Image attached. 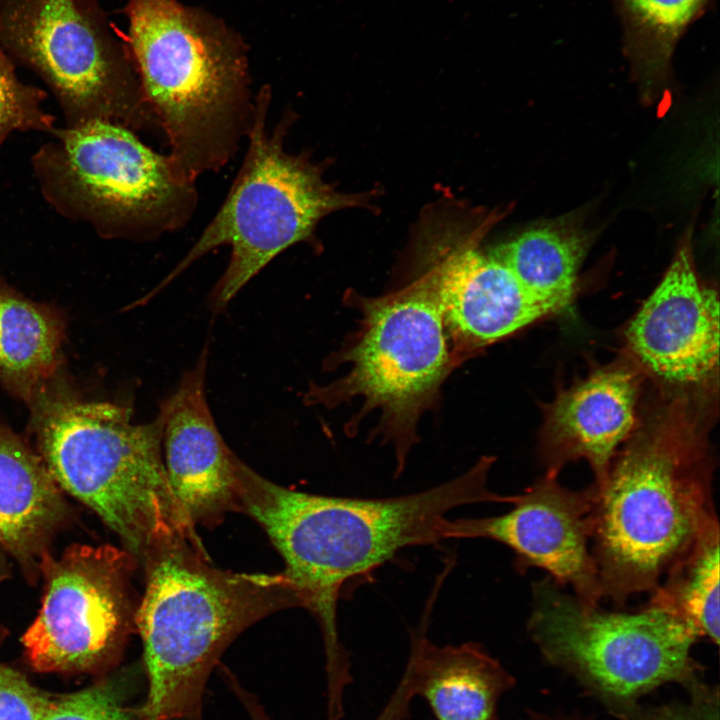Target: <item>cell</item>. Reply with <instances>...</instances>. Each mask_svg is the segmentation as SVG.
<instances>
[{
    "label": "cell",
    "instance_id": "obj_1",
    "mask_svg": "<svg viewBox=\"0 0 720 720\" xmlns=\"http://www.w3.org/2000/svg\"><path fill=\"white\" fill-rule=\"evenodd\" d=\"M494 457H482L465 474L414 494L365 499L309 494L277 485L241 462L240 512L266 532L285 562L283 574L300 607L317 619L326 653L327 684L351 680L348 655L337 631L341 587L369 573L403 548L452 539L446 514L463 505L509 503L487 486Z\"/></svg>",
    "mask_w": 720,
    "mask_h": 720
},
{
    "label": "cell",
    "instance_id": "obj_2",
    "mask_svg": "<svg viewBox=\"0 0 720 720\" xmlns=\"http://www.w3.org/2000/svg\"><path fill=\"white\" fill-rule=\"evenodd\" d=\"M714 399L660 393L596 488L591 552L602 599L651 594L710 530Z\"/></svg>",
    "mask_w": 720,
    "mask_h": 720
},
{
    "label": "cell",
    "instance_id": "obj_3",
    "mask_svg": "<svg viewBox=\"0 0 720 720\" xmlns=\"http://www.w3.org/2000/svg\"><path fill=\"white\" fill-rule=\"evenodd\" d=\"M141 560L146 587L135 626L148 693L138 720H201L208 678L226 648L260 619L300 607L297 594L283 572L213 567L199 538L185 534L155 539Z\"/></svg>",
    "mask_w": 720,
    "mask_h": 720
},
{
    "label": "cell",
    "instance_id": "obj_4",
    "mask_svg": "<svg viewBox=\"0 0 720 720\" xmlns=\"http://www.w3.org/2000/svg\"><path fill=\"white\" fill-rule=\"evenodd\" d=\"M124 42L145 99L191 179L223 168L250 128L247 50L221 20L177 0H129Z\"/></svg>",
    "mask_w": 720,
    "mask_h": 720
},
{
    "label": "cell",
    "instance_id": "obj_5",
    "mask_svg": "<svg viewBox=\"0 0 720 720\" xmlns=\"http://www.w3.org/2000/svg\"><path fill=\"white\" fill-rule=\"evenodd\" d=\"M167 414L131 420L130 408L109 402L58 398L41 406L40 456L62 490L91 508L142 559L152 541L195 526L175 498L162 456Z\"/></svg>",
    "mask_w": 720,
    "mask_h": 720
},
{
    "label": "cell",
    "instance_id": "obj_6",
    "mask_svg": "<svg viewBox=\"0 0 720 720\" xmlns=\"http://www.w3.org/2000/svg\"><path fill=\"white\" fill-rule=\"evenodd\" d=\"M270 102V89L263 87L254 99L247 150L229 193L186 255L143 302L225 245L230 259L209 298L212 311L219 313L277 255L310 239L323 217L361 202L326 183L320 167L304 154L286 152L284 138L292 119L286 114L268 128Z\"/></svg>",
    "mask_w": 720,
    "mask_h": 720
},
{
    "label": "cell",
    "instance_id": "obj_7",
    "mask_svg": "<svg viewBox=\"0 0 720 720\" xmlns=\"http://www.w3.org/2000/svg\"><path fill=\"white\" fill-rule=\"evenodd\" d=\"M33 157L47 200L104 237L155 240L183 228L198 202L195 181L134 131L90 121L51 132Z\"/></svg>",
    "mask_w": 720,
    "mask_h": 720
},
{
    "label": "cell",
    "instance_id": "obj_8",
    "mask_svg": "<svg viewBox=\"0 0 720 720\" xmlns=\"http://www.w3.org/2000/svg\"><path fill=\"white\" fill-rule=\"evenodd\" d=\"M549 577L532 586L528 632L544 658L621 713L667 683H700L691 655L699 640L672 610L648 600L608 611L565 593Z\"/></svg>",
    "mask_w": 720,
    "mask_h": 720
},
{
    "label": "cell",
    "instance_id": "obj_9",
    "mask_svg": "<svg viewBox=\"0 0 720 720\" xmlns=\"http://www.w3.org/2000/svg\"><path fill=\"white\" fill-rule=\"evenodd\" d=\"M98 0H0V47L37 73L67 126L107 121L158 127L124 42Z\"/></svg>",
    "mask_w": 720,
    "mask_h": 720
},
{
    "label": "cell",
    "instance_id": "obj_10",
    "mask_svg": "<svg viewBox=\"0 0 720 720\" xmlns=\"http://www.w3.org/2000/svg\"><path fill=\"white\" fill-rule=\"evenodd\" d=\"M360 327L343 354L345 375L313 387L305 400L338 404L360 398L361 411L378 412L401 473L416 442L420 416L430 408L451 365L448 335L436 300L418 278L377 298H361Z\"/></svg>",
    "mask_w": 720,
    "mask_h": 720
},
{
    "label": "cell",
    "instance_id": "obj_11",
    "mask_svg": "<svg viewBox=\"0 0 720 720\" xmlns=\"http://www.w3.org/2000/svg\"><path fill=\"white\" fill-rule=\"evenodd\" d=\"M134 556L110 545L75 544L41 555L44 594L22 642L41 672L89 668L110 656L132 624Z\"/></svg>",
    "mask_w": 720,
    "mask_h": 720
},
{
    "label": "cell",
    "instance_id": "obj_12",
    "mask_svg": "<svg viewBox=\"0 0 720 720\" xmlns=\"http://www.w3.org/2000/svg\"><path fill=\"white\" fill-rule=\"evenodd\" d=\"M625 358L666 394L716 395L719 300L698 276L690 238L628 323Z\"/></svg>",
    "mask_w": 720,
    "mask_h": 720
},
{
    "label": "cell",
    "instance_id": "obj_13",
    "mask_svg": "<svg viewBox=\"0 0 720 720\" xmlns=\"http://www.w3.org/2000/svg\"><path fill=\"white\" fill-rule=\"evenodd\" d=\"M417 256V278L434 296L447 335L460 348L491 344L554 314L505 265L483 253L472 232L438 228Z\"/></svg>",
    "mask_w": 720,
    "mask_h": 720
},
{
    "label": "cell",
    "instance_id": "obj_14",
    "mask_svg": "<svg viewBox=\"0 0 720 720\" xmlns=\"http://www.w3.org/2000/svg\"><path fill=\"white\" fill-rule=\"evenodd\" d=\"M596 488L564 487L558 475L545 473L518 495L502 515L453 520V538H487L509 547L519 571L540 568L580 600H602L591 552Z\"/></svg>",
    "mask_w": 720,
    "mask_h": 720
},
{
    "label": "cell",
    "instance_id": "obj_15",
    "mask_svg": "<svg viewBox=\"0 0 720 720\" xmlns=\"http://www.w3.org/2000/svg\"><path fill=\"white\" fill-rule=\"evenodd\" d=\"M643 374L623 359L593 369L558 389L543 405L539 451L546 472L559 475L568 463L585 460L595 484L638 426Z\"/></svg>",
    "mask_w": 720,
    "mask_h": 720
},
{
    "label": "cell",
    "instance_id": "obj_16",
    "mask_svg": "<svg viewBox=\"0 0 720 720\" xmlns=\"http://www.w3.org/2000/svg\"><path fill=\"white\" fill-rule=\"evenodd\" d=\"M207 349L165 400L162 456L170 488L191 523L213 527L240 511L241 460L222 439L204 391Z\"/></svg>",
    "mask_w": 720,
    "mask_h": 720
},
{
    "label": "cell",
    "instance_id": "obj_17",
    "mask_svg": "<svg viewBox=\"0 0 720 720\" xmlns=\"http://www.w3.org/2000/svg\"><path fill=\"white\" fill-rule=\"evenodd\" d=\"M426 618L411 632L408 664L415 695L427 701L438 720H496L498 700L514 678L478 643L430 642Z\"/></svg>",
    "mask_w": 720,
    "mask_h": 720
},
{
    "label": "cell",
    "instance_id": "obj_18",
    "mask_svg": "<svg viewBox=\"0 0 720 720\" xmlns=\"http://www.w3.org/2000/svg\"><path fill=\"white\" fill-rule=\"evenodd\" d=\"M64 514L61 488L40 455L0 425V542L22 560L43 547Z\"/></svg>",
    "mask_w": 720,
    "mask_h": 720
},
{
    "label": "cell",
    "instance_id": "obj_19",
    "mask_svg": "<svg viewBox=\"0 0 720 720\" xmlns=\"http://www.w3.org/2000/svg\"><path fill=\"white\" fill-rule=\"evenodd\" d=\"M588 249L586 235L567 224L531 228L489 253L554 313L568 307Z\"/></svg>",
    "mask_w": 720,
    "mask_h": 720
},
{
    "label": "cell",
    "instance_id": "obj_20",
    "mask_svg": "<svg viewBox=\"0 0 720 720\" xmlns=\"http://www.w3.org/2000/svg\"><path fill=\"white\" fill-rule=\"evenodd\" d=\"M63 328L48 308L0 281V378L30 399L55 370Z\"/></svg>",
    "mask_w": 720,
    "mask_h": 720
},
{
    "label": "cell",
    "instance_id": "obj_21",
    "mask_svg": "<svg viewBox=\"0 0 720 720\" xmlns=\"http://www.w3.org/2000/svg\"><path fill=\"white\" fill-rule=\"evenodd\" d=\"M625 49L643 95L652 98L670 72L675 46L708 0H615Z\"/></svg>",
    "mask_w": 720,
    "mask_h": 720
},
{
    "label": "cell",
    "instance_id": "obj_22",
    "mask_svg": "<svg viewBox=\"0 0 720 720\" xmlns=\"http://www.w3.org/2000/svg\"><path fill=\"white\" fill-rule=\"evenodd\" d=\"M649 599L676 613L699 639L719 643V526L671 568Z\"/></svg>",
    "mask_w": 720,
    "mask_h": 720
},
{
    "label": "cell",
    "instance_id": "obj_23",
    "mask_svg": "<svg viewBox=\"0 0 720 720\" xmlns=\"http://www.w3.org/2000/svg\"><path fill=\"white\" fill-rule=\"evenodd\" d=\"M46 93L24 84L12 59L0 47V145L15 131L52 132L54 118L42 107Z\"/></svg>",
    "mask_w": 720,
    "mask_h": 720
},
{
    "label": "cell",
    "instance_id": "obj_24",
    "mask_svg": "<svg viewBox=\"0 0 720 720\" xmlns=\"http://www.w3.org/2000/svg\"><path fill=\"white\" fill-rule=\"evenodd\" d=\"M42 720H138L112 684H100L53 701Z\"/></svg>",
    "mask_w": 720,
    "mask_h": 720
},
{
    "label": "cell",
    "instance_id": "obj_25",
    "mask_svg": "<svg viewBox=\"0 0 720 720\" xmlns=\"http://www.w3.org/2000/svg\"><path fill=\"white\" fill-rule=\"evenodd\" d=\"M51 703L22 674L0 665V720H42Z\"/></svg>",
    "mask_w": 720,
    "mask_h": 720
},
{
    "label": "cell",
    "instance_id": "obj_26",
    "mask_svg": "<svg viewBox=\"0 0 720 720\" xmlns=\"http://www.w3.org/2000/svg\"><path fill=\"white\" fill-rule=\"evenodd\" d=\"M690 701L669 704L651 710H642L636 705L620 714L625 720H719V696L717 690L701 682L691 689Z\"/></svg>",
    "mask_w": 720,
    "mask_h": 720
},
{
    "label": "cell",
    "instance_id": "obj_27",
    "mask_svg": "<svg viewBox=\"0 0 720 720\" xmlns=\"http://www.w3.org/2000/svg\"><path fill=\"white\" fill-rule=\"evenodd\" d=\"M229 687L243 703L252 720H270L257 697L245 690L237 679H232ZM414 696L413 674L408 664L390 700L375 720H405L409 715L410 702Z\"/></svg>",
    "mask_w": 720,
    "mask_h": 720
}]
</instances>
